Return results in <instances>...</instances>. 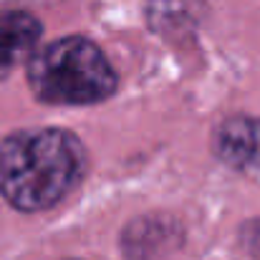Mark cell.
Returning <instances> with one entry per match:
<instances>
[{
	"instance_id": "1",
	"label": "cell",
	"mask_w": 260,
	"mask_h": 260,
	"mask_svg": "<svg viewBox=\"0 0 260 260\" xmlns=\"http://www.w3.org/2000/svg\"><path fill=\"white\" fill-rule=\"evenodd\" d=\"M84 167L86 152L74 134L18 132L0 144V192L23 212L48 210L79 184Z\"/></svg>"
},
{
	"instance_id": "3",
	"label": "cell",
	"mask_w": 260,
	"mask_h": 260,
	"mask_svg": "<svg viewBox=\"0 0 260 260\" xmlns=\"http://www.w3.org/2000/svg\"><path fill=\"white\" fill-rule=\"evenodd\" d=\"M215 149L222 162L238 170H260V119L238 116L220 126Z\"/></svg>"
},
{
	"instance_id": "4",
	"label": "cell",
	"mask_w": 260,
	"mask_h": 260,
	"mask_svg": "<svg viewBox=\"0 0 260 260\" xmlns=\"http://www.w3.org/2000/svg\"><path fill=\"white\" fill-rule=\"evenodd\" d=\"M41 38V23L23 10L0 13V76L23 63Z\"/></svg>"
},
{
	"instance_id": "2",
	"label": "cell",
	"mask_w": 260,
	"mask_h": 260,
	"mask_svg": "<svg viewBox=\"0 0 260 260\" xmlns=\"http://www.w3.org/2000/svg\"><path fill=\"white\" fill-rule=\"evenodd\" d=\"M33 93L48 104H93L116 88V74L101 48L69 36L41 48L28 66Z\"/></svg>"
}]
</instances>
